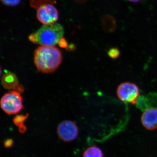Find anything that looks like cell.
<instances>
[{
  "instance_id": "obj_3",
  "label": "cell",
  "mask_w": 157,
  "mask_h": 157,
  "mask_svg": "<svg viewBox=\"0 0 157 157\" xmlns=\"http://www.w3.org/2000/svg\"><path fill=\"white\" fill-rule=\"evenodd\" d=\"M1 106L7 114H17L24 108L22 97L17 91H10L3 96L1 99Z\"/></svg>"
},
{
  "instance_id": "obj_14",
  "label": "cell",
  "mask_w": 157,
  "mask_h": 157,
  "mask_svg": "<svg viewBox=\"0 0 157 157\" xmlns=\"http://www.w3.org/2000/svg\"><path fill=\"white\" fill-rule=\"evenodd\" d=\"M13 144V140L11 139H7L4 142V145L6 148H9L12 147Z\"/></svg>"
},
{
  "instance_id": "obj_6",
  "label": "cell",
  "mask_w": 157,
  "mask_h": 157,
  "mask_svg": "<svg viewBox=\"0 0 157 157\" xmlns=\"http://www.w3.org/2000/svg\"><path fill=\"white\" fill-rule=\"evenodd\" d=\"M57 133L61 140L65 142H70L77 137L78 129L75 123L71 121H65L59 125Z\"/></svg>"
},
{
  "instance_id": "obj_8",
  "label": "cell",
  "mask_w": 157,
  "mask_h": 157,
  "mask_svg": "<svg viewBox=\"0 0 157 157\" xmlns=\"http://www.w3.org/2000/svg\"><path fill=\"white\" fill-rule=\"evenodd\" d=\"M17 77L12 73H6L2 78V84L7 89L15 88L18 84Z\"/></svg>"
},
{
  "instance_id": "obj_12",
  "label": "cell",
  "mask_w": 157,
  "mask_h": 157,
  "mask_svg": "<svg viewBox=\"0 0 157 157\" xmlns=\"http://www.w3.org/2000/svg\"><path fill=\"white\" fill-rule=\"evenodd\" d=\"M107 54L109 57L113 59H117L120 55V52L118 48H112L109 49L107 52Z\"/></svg>"
},
{
  "instance_id": "obj_1",
  "label": "cell",
  "mask_w": 157,
  "mask_h": 157,
  "mask_svg": "<svg viewBox=\"0 0 157 157\" xmlns=\"http://www.w3.org/2000/svg\"><path fill=\"white\" fill-rule=\"evenodd\" d=\"M62 60L61 52L55 46H40L35 51V65L42 73H53L58 68Z\"/></svg>"
},
{
  "instance_id": "obj_4",
  "label": "cell",
  "mask_w": 157,
  "mask_h": 157,
  "mask_svg": "<svg viewBox=\"0 0 157 157\" xmlns=\"http://www.w3.org/2000/svg\"><path fill=\"white\" fill-rule=\"evenodd\" d=\"M117 94L119 99L123 102L136 104L140 96V90L135 83L127 82L119 85Z\"/></svg>"
},
{
  "instance_id": "obj_7",
  "label": "cell",
  "mask_w": 157,
  "mask_h": 157,
  "mask_svg": "<svg viewBox=\"0 0 157 157\" xmlns=\"http://www.w3.org/2000/svg\"><path fill=\"white\" fill-rule=\"evenodd\" d=\"M141 122L147 130L157 129V108L150 107L144 110L141 115Z\"/></svg>"
},
{
  "instance_id": "obj_11",
  "label": "cell",
  "mask_w": 157,
  "mask_h": 157,
  "mask_svg": "<svg viewBox=\"0 0 157 157\" xmlns=\"http://www.w3.org/2000/svg\"><path fill=\"white\" fill-rule=\"evenodd\" d=\"M29 117V114H26L25 115H19L16 116L13 119V122L15 125L17 126L18 128L24 126V123Z\"/></svg>"
},
{
  "instance_id": "obj_5",
  "label": "cell",
  "mask_w": 157,
  "mask_h": 157,
  "mask_svg": "<svg viewBox=\"0 0 157 157\" xmlns=\"http://www.w3.org/2000/svg\"><path fill=\"white\" fill-rule=\"evenodd\" d=\"M37 17L44 25L53 24L58 19V11L52 4H43L37 10Z\"/></svg>"
},
{
  "instance_id": "obj_10",
  "label": "cell",
  "mask_w": 157,
  "mask_h": 157,
  "mask_svg": "<svg viewBox=\"0 0 157 157\" xmlns=\"http://www.w3.org/2000/svg\"><path fill=\"white\" fill-rule=\"evenodd\" d=\"M83 157H104V154L101 149L97 146L88 147L84 152Z\"/></svg>"
},
{
  "instance_id": "obj_13",
  "label": "cell",
  "mask_w": 157,
  "mask_h": 157,
  "mask_svg": "<svg viewBox=\"0 0 157 157\" xmlns=\"http://www.w3.org/2000/svg\"><path fill=\"white\" fill-rule=\"evenodd\" d=\"M1 1L6 6H14L18 5L21 0H1Z\"/></svg>"
},
{
  "instance_id": "obj_2",
  "label": "cell",
  "mask_w": 157,
  "mask_h": 157,
  "mask_svg": "<svg viewBox=\"0 0 157 157\" xmlns=\"http://www.w3.org/2000/svg\"><path fill=\"white\" fill-rule=\"evenodd\" d=\"M64 30L63 26L59 23L44 25L35 33L30 35V41L41 46H53L63 39Z\"/></svg>"
},
{
  "instance_id": "obj_15",
  "label": "cell",
  "mask_w": 157,
  "mask_h": 157,
  "mask_svg": "<svg viewBox=\"0 0 157 157\" xmlns=\"http://www.w3.org/2000/svg\"><path fill=\"white\" fill-rule=\"evenodd\" d=\"M130 2H132L136 3L137 2H139L140 0H128Z\"/></svg>"
},
{
  "instance_id": "obj_9",
  "label": "cell",
  "mask_w": 157,
  "mask_h": 157,
  "mask_svg": "<svg viewBox=\"0 0 157 157\" xmlns=\"http://www.w3.org/2000/svg\"><path fill=\"white\" fill-rule=\"evenodd\" d=\"M103 28L106 32L112 33L116 28L117 23L115 18L110 15H106L102 19Z\"/></svg>"
}]
</instances>
